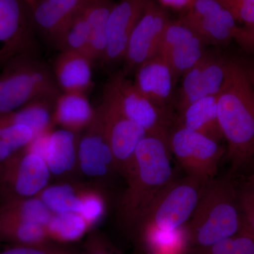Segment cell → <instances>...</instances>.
<instances>
[{"mask_svg": "<svg viewBox=\"0 0 254 254\" xmlns=\"http://www.w3.org/2000/svg\"><path fill=\"white\" fill-rule=\"evenodd\" d=\"M218 119L233 172L254 156V89L245 66L230 61L218 98Z\"/></svg>", "mask_w": 254, "mask_h": 254, "instance_id": "1", "label": "cell"}, {"mask_svg": "<svg viewBox=\"0 0 254 254\" xmlns=\"http://www.w3.org/2000/svg\"><path fill=\"white\" fill-rule=\"evenodd\" d=\"M170 150L166 141L151 135L137 146L120 208L127 226H137L159 193L175 180Z\"/></svg>", "mask_w": 254, "mask_h": 254, "instance_id": "2", "label": "cell"}, {"mask_svg": "<svg viewBox=\"0 0 254 254\" xmlns=\"http://www.w3.org/2000/svg\"><path fill=\"white\" fill-rule=\"evenodd\" d=\"M239 191L227 178L205 182L194 212L187 225L192 250L206 248L240 231Z\"/></svg>", "mask_w": 254, "mask_h": 254, "instance_id": "3", "label": "cell"}, {"mask_svg": "<svg viewBox=\"0 0 254 254\" xmlns=\"http://www.w3.org/2000/svg\"><path fill=\"white\" fill-rule=\"evenodd\" d=\"M0 73V115H9L39 100L55 102L62 93L53 70L33 55H21Z\"/></svg>", "mask_w": 254, "mask_h": 254, "instance_id": "4", "label": "cell"}, {"mask_svg": "<svg viewBox=\"0 0 254 254\" xmlns=\"http://www.w3.org/2000/svg\"><path fill=\"white\" fill-rule=\"evenodd\" d=\"M205 180L191 175L174 180L157 195L137 226L174 230L186 226L194 212Z\"/></svg>", "mask_w": 254, "mask_h": 254, "instance_id": "5", "label": "cell"}, {"mask_svg": "<svg viewBox=\"0 0 254 254\" xmlns=\"http://www.w3.org/2000/svg\"><path fill=\"white\" fill-rule=\"evenodd\" d=\"M123 71L114 73L105 83L103 98L116 105L125 116L144 128L148 135L168 143V113L137 89Z\"/></svg>", "mask_w": 254, "mask_h": 254, "instance_id": "6", "label": "cell"}, {"mask_svg": "<svg viewBox=\"0 0 254 254\" xmlns=\"http://www.w3.org/2000/svg\"><path fill=\"white\" fill-rule=\"evenodd\" d=\"M50 175L46 160L21 150L0 164V202L37 196L46 188Z\"/></svg>", "mask_w": 254, "mask_h": 254, "instance_id": "7", "label": "cell"}, {"mask_svg": "<svg viewBox=\"0 0 254 254\" xmlns=\"http://www.w3.org/2000/svg\"><path fill=\"white\" fill-rule=\"evenodd\" d=\"M168 145L187 175L205 181L216 177L224 153L220 142L179 126L170 133Z\"/></svg>", "mask_w": 254, "mask_h": 254, "instance_id": "8", "label": "cell"}, {"mask_svg": "<svg viewBox=\"0 0 254 254\" xmlns=\"http://www.w3.org/2000/svg\"><path fill=\"white\" fill-rule=\"evenodd\" d=\"M31 9L22 0H0V66L21 55L36 56Z\"/></svg>", "mask_w": 254, "mask_h": 254, "instance_id": "9", "label": "cell"}, {"mask_svg": "<svg viewBox=\"0 0 254 254\" xmlns=\"http://www.w3.org/2000/svg\"><path fill=\"white\" fill-rule=\"evenodd\" d=\"M170 19L168 11L156 0H150L132 31L124 58L125 74L136 71L156 55Z\"/></svg>", "mask_w": 254, "mask_h": 254, "instance_id": "10", "label": "cell"}, {"mask_svg": "<svg viewBox=\"0 0 254 254\" xmlns=\"http://www.w3.org/2000/svg\"><path fill=\"white\" fill-rule=\"evenodd\" d=\"M96 110L104 125L115 168L126 177L131 168L137 146L148 133L140 125L125 116L110 100L103 98Z\"/></svg>", "mask_w": 254, "mask_h": 254, "instance_id": "11", "label": "cell"}, {"mask_svg": "<svg viewBox=\"0 0 254 254\" xmlns=\"http://www.w3.org/2000/svg\"><path fill=\"white\" fill-rule=\"evenodd\" d=\"M230 63L206 52L202 59L183 75L177 100L180 113L197 100L220 94L227 80Z\"/></svg>", "mask_w": 254, "mask_h": 254, "instance_id": "12", "label": "cell"}, {"mask_svg": "<svg viewBox=\"0 0 254 254\" xmlns=\"http://www.w3.org/2000/svg\"><path fill=\"white\" fill-rule=\"evenodd\" d=\"M202 41L181 19L170 21L162 37L157 54L170 64L177 76L185 74L206 52Z\"/></svg>", "mask_w": 254, "mask_h": 254, "instance_id": "13", "label": "cell"}, {"mask_svg": "<svg viewBox=\"0 0 254 254\" xmlns=\"http://www.w3.org/2000/svg\"><path fill=\"white\" fill-rule=\"evenodd\" d=\"M150 0H121L110 11L107 26V47L103 64L123 62L128 40Z\"/></svg>", "mask_w": 254, "mask_h": 254, "instance_id": "14", "label": "cell"}, {"mask_svg": "<svg viewBox=\"0 0 254 254\" xmlns=\"http://www.w3.org/2000/svg\"><path fill=\"white\" fill-rule=\"evenodd\" d=\"M77 147L82 173L88 177L106 176L115 168V159L102 119L97 110Z\"/></svg>", "mask_w": 254, "mask_h": 254, "instance_id": "15", "label": "cell"}, {"mask_svg": "<svg viewBox=\"0 0 254 254\" xmlns=\"http://www.w3.org/2000/svg\"><path fill=\"white\" fill-rule=\"evenodd\" d=\"M176 73L165 60L155 55L135 71L133 84L142 94L166 111L173 101Z\"/></svg>", "mask_w": 254, "mask_h": 254, "instance_id": "16", "label": "cell"}, {"mask_svg": "<svg viewBox=\"0 0 254 254\" xmlns=\"http://www.w3.org/2000/svg\"><path fill=\"white\" fill-rule=\"evenodd\" d=\"M93 64L86 53H60L53 72L61 91L86 94L93 86Z\"/></svg>", "mask_w": 254, "mask_h": 254, "instance_id": "17", "label": "cell"}, {"mask_svg": "<svg viewBox=\"0 0 254 254\" xmlns=\"http://www.w3.org/2000/svg\"><path fill=\"white\" fill-rule=\"evenodd\" d=\"M95 115L84 93L62 92L55 100L53 122L73 133L86 129Z\"/></svg>", "mask_w": 254, "mask_h": 254, "instance_id": "18", "label": "cell"}, {"mask_svg": "<svg viewBox=\"0 0 254 254\" xmlns=\"http://www.w3.org/2000/svg\"><path fill=\"white\" fill-rule=\"evenodd\" d=\"M218 98L206 97L189 105L180 113V126L220 142L224 136L219 123Z\"/></svg>", "mask_w": 254, "mask_h": 254, "instance_id": "19", "label": "cell"}, {"mask_svg": "<svg viewBox=\"0 0 254 254\" xmlns=\"http://www.w3.org/2000/svg\"><path fill=\"white\" fill-rule=\"evenodd\" d=\"M113 0H86L82 11L89 28L88 55L94 62L103 63L107 47V26Z\"/></svg>", "mask_w": 254, "mask_h": 254, "instance_id": "20", "label": "cell"}, {"mask_svg": "<svg viewBox=\"0 0 254 254\" xmlns=\"http://www.w3.org/2000/svg\"><path fill=\"white\" fill-rule=\"evenodd\" d=\"M75 133L68 130L52 131L46 158L51 175H63L72 170L77 157Z\"/></svg>", "mask_w": 254, "mask_h": 254, "instance_id": "21", "label": "cell"}, {"mask_svg": "<svg viewBox=\"0 0 254 254\" xmlns=\"http://www.w3.org/2000/svg\"><path fill=\"white\" fill-rule=\"evenodd\" d=\"M89 28L81 7L68 18L50 43L60 53H81L89 55Z\"/></svg>", "mask_w": 254, "mask_h": 254, "instance_id": "22", "label": "cell"}, {"mask_svg": "<svg viewBox=\"0 0 254 254\" xmlns=\"http://www.w3.org/2000/svg\"><path fill=\"white\" fill-rule=\"evenodd\" d=\"M139 230L142 240L150 253L184 254L190 247L187 226L167 230L145 225Z\"/></svg>", "mask_w": 254, "mask_h": 254, "instance_id": "23", "label": "cell"}, {"mask_svg": "<svg viewBox=\"0 0 254 254\" xmlns=\"http://www.w3.org/2000/svg\"><path fill=\"white\" fill-rule=\"evenodd\" d=\"M53 213L37 196L0 202V218L35 222L46 227Z\"/></svg>", "mask_w": 254, "mask_h": 254, "instance_id": "24", "label": "cell"}, {"mask_svg": "<svg viewBox=\"0 0 254 254\" xmlns=\"http://www.w3.org/2000/svg\"><path fill=\"white\" fill-rule=\"evenodd\" d=\"M55 102L39 100L25 105L14 113L9 114V124L17 123L26 125L34 131L36 136L52 131L53 114L52 109Z\"/></svg>", "mask_w": 254, "mask_h": 254, "instance_id": "25", "label": "cell"}, {"mask_svg": "<svg viewBox=\"0 0 254 254\" xmlns=\"http://www.w3.org/2000/svg\"><path fill=\"white\" fill-rule=\"evenodd\" d=\"M31 14L34 29L46 37L50 43L73 15L68 14L49 0H36Z\"/></svg>", "mask_w": 254, "mask_h": 254, "instance_id": "26", "label": "cell"}, {"mask_svg": "<svg viewBox=\"0 0 254 254\" xmlns=\"http://www.w3.org/2000/svg\"><path fill=\"white\" fill-rule=\"evenodd\" d=\"M90 227L79 213H64L53 214L46 230L49 239L66 243L80 240Z\"/></svg>", "mask_w": 254, "mask_h": 254, "instance_id": "27", "label": "cell"}, {"mask_svg": "<svg viewBox=\"0 0 254 254\" xmlns=\"http://www.w3.org/2000/svg\"><path fill=\"white\" fill-rule=\"evenodd\" d=\"M180 19L190 26L204 43L225 45L232 39L237 41V34L232 30L218 21L195 14L190 10L185 11Z\"/></svg>", "mask_w": 254, "mask_h": 254, "instance_id": "28", "label": "cell"}, {"mask_svg": "<svg viewBox=\"0 0 254 254\" xmlns=\"http://www.w3.org/2000/svg\"><path fill=\"white\" fill-rule=\"evenodd\" d=\"M40 193V198L53 214L80 213L81 195L71 185H53L46 187Z\"/></svg>", "mask_w": 254, "mask_h": 254, "instance_id": "29", "label": "cell"}, {"mask_svg": "<svg viewBox=\"0 0 254 254\" xmlns=\"http://www.w3.org/2000/svg\"><path fill=\"white\" fill-rule=\"evenodd\" d=\"M189 10L195 14L218 21L232 30L237 34L236 41L242 45L243 41L242 26H237V22L232 14L217 0H195Z\"/></svg>", "mask_w": 254, "mask_h": 254, "instance_id": "30", "label": "cell"}, {"mask_svg": "<svg viewBox=\"0 0 254 254\" xmlns=\"http://www.w3.org/2000/svg\"><path fill=\"white\" fill-rule=\"evenodd\" d=\"M193 254H254V238L238 233L206 248L193 250Z\"/></svg>", "mask_w": 254, "mask_h": 254, "instance_id": "31", "label": "cell"}, {"mask_svg": "<svg viewBox=\"0 0 254 254\" xmlns=\"http://www.w3.org/2000/svg\"><path fill=\"white\" fill-rule=\"evenodd\" d=\"M81 208L80 215L88 222L90 227L99 221L104 215L105 203L100 193L88 190L80 193Z\"/></svg>", "mask_w": 254, "mask_h": 254, "instance_id": "32", "label": "cell"}, {"mask_svg": "<svg viewBox=\"0 0 254 254\" xmlns=\"http://www.w3.org/2000/svg\"><path fill=\"white\" fill-rule=\"evenodd\" d=\"M0 137L9 143L16 152L21 151L28 146L36 137L30 127L22 124H9L3 128Z\"/></svg>", "mask_w": 254, "mask_h": 254, "instance_id": "33", "label": "cell"}, {"mask_svg": "<svg viewBox=\"0 0 254 254\" xmlns=\"http://www.w3.org/2000/svg\"><path fill=\"white\" fill-rule=\"evenodd\" d=\"M237 23L254 24V0H217Z\"/></svg>", "mask_w": 254, "mask_h": 254, "instance_id": "34", "label": "cell"}, {"mask_svg": "<svg viewBox=\"0 0 254 254\" xmlns=\"http://www.w3.org/2000/svg\"><path fill=\"white\" fill-rule=\"evenodd\" d=\"M239 199L242 220L239 233L254 238V199L242 190L239 191Z\"/></svg>", "mask_w": 254, "mask_h": 254, "instance_id": "35", "label": "cell"}, {"mask_svg": "<svg viewBox=\"0 0 254 254\" xmlns=\"http://www.w3.org/2000/svg\"><path fill=\"white\" fill-rule=\"evenodd\" d=\"M45 245H15L0 251V254H56Z\"/></svg>", "mask_w": 254, "mask_h": 254, "instance_id": "36", "label": "cell"}, {"mask_svg": "<svg viewBox=\"0 0 254 254\" xmlns=\"http://www.w3.org/2000/svg\"><path fill=\"white\" fill-rule=\"evenodd\" d=\"M86 254H122L107 241L100 237H93L87 244Z\"/></svg>", "mask_w": 254, "mask_h": 254, "instance_id": "37", "label": "cell"}, {"mask_svg": "<svg viewBox=\"0 0 254 254\" xmlns=\"http://www.w3.org/2000/svg\"><path fill=\"white\" fill-rule=\"evenodd\" d=\"M164 8L187 11L191 7L195 0H157Z\"/></svg>", "mask_w": 254, "mask_h": 254, "instance_id": "38", "label": "cell"}, {"mask_svg": "<svg viewBox=\"0 0 254 254\" xmlns=\"http://www.w3.org/2000/svg\"><path fill=\"white\" fill-rule=\"evenodd\" d=\"M244 30L243 48L254 50V24L242 26Z\"/></svg>", "mask_w": 254, "mask_h": 254, "instance_id": "39", "label": "cell"}, {"mask_svg": "<svg viewBox=\"0 0 254 254\" xmlns=\"http://www.w3.org/2000/svg\"><path fill=\"white\" fill-rule=\"evenodd\" d=\"M242 190L254 199V182H250V183Z\"/></svg>", "mask_w": 254, "mask_h": 254, "instance_id": "40", "label": "cell"}, {"mask_svg": "<svg viewBox=\"0 0 254 254\" xmlns=\"http://www.w3.org/2000/svg\"><path fill=\"white\" fill-rule=\"evenodd\" d=\"M9 125L7 115H0V133L5 127Z\"/></svg>", "mask_w": 254, "mask_h": 254, "instance_id": "41", "label": "cell"}, {"mask_svg": "<svg viewBox=\"0 0 254 254\" xmlns=\"http://www.w3.org/2000/svg\"><path fill=\"white\" fill-rule=\"evenodd\" d=\"M246 68V67H245ZM247 72L248 73L249 78H250L251 83L254 89V66L251 67L246 68Z\"/></svg>", "mask_w": 254, "mask_h": 254, "instance_id": "42", "label": "cell"}, {"mask_svg": "<svg viewBox=\"0 0 254 254\" xmlns=\"http://www.w3.org/2000/svg\"><path fill=\"white\" fill-rule=\"evenodd\" d=\"M22 1H24V2L29 6L30 9H31V8L34 6L36 0H22Z\"/></svg>", "mask_w": 254, "mask_h": 254, "instance_id": "43", "label": "cell"}, {"mask_svg": "<svg viewBox=\"0 0 254 254\" xmlns=\"http://www.w3.org/2000/svg\"><path fill=\"white\" fill-rule=\"evenodd\" d=\"M148 254H160V253H150V252H149V253H148Z\"/></svg>", "mask_w": 254, "mask_h": 254, "instance_id": "44", "label": "cell"}, {"mask_svg": "<svg viewBox=\"0 0 254 254\" xmlns=\"http://www.w3.org/2000/svg\"><path fill=\"white\" fill-rule=\"evenodd\" d=\"M56 254H62V253H60V252H58V253H57Z\"/></svg>", "mask_w": 254, "mask_h": 254, "instance_id": "45", "label": "cell"}]
</instances>
